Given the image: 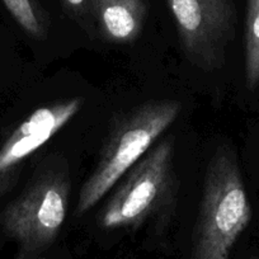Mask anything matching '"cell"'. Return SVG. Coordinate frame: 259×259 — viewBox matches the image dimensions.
Wrapping results in <instances>:
<instances>
[{
    "label": "cell",
    "instance_id": "1",
    "mask_svg": "<svg viewBox=\"0 0 259 259\" xmlns=\"http://www.w3.org/2000/svg\"><path fill=\"white\" fill-rule=\"evenodd\" d=\"M250 219L251 206L236 154L223 145L206 166L192 259H229Z\"/></svg>",
    "mask_w": 259,
    "mask_h": 259
},
{
    "label": "cell",
    "instance_id": "2",
    "mask_svg": "<svg viewBox=\"0 0 259 259\" xmlns=\"http://www.w3.org/2000/svg\"><path fill=\"white\" fill-rule=\"evenodd\" d=\"M181 111L179 102L161 99L146 102L122 113L112 124L93 173L81 187L76 215L88 212L112 191L178 118Z\"/></svg>",
    "mask_w": 259,
    "mask_h": 259
},
{
    "label": "cell",
    "instance_id": "3",
    "mask_svg": "<svg viewBox=\"0 0 259 259\" xmlns=\"http://www.w3.org/2000/svg\"><path fill=\"white\" fill-rule=\"evenodd\" d=\"M176 141L161 139L112 188L98 223L104 229H138L174 202Z\"/></svg>",
    "mask_w": 259,
    "mask_h": 259
},
{
    "label": "cell",
    "instance_id": "4",
    "mask_svg": "<svg viewBox=\"0 0 259 259\" xmlns=\"http://www.w3.org/2000/svg\"><path fill=\"white\" fill-rule=\"evenodd\" d=\"M70 200L66 171L44 170L2 213L4 231L21 246L27 259L41 258L56 241L64 226Z\"/></svg>",
    "mask_w": 259,
    "mask_h": 259
},
{
    "label": "cell",
    "instance_id": "5",
    "mask_svg": "<svg viewBox=\"0 0 259 259\" xmlns=\"http://www.w3.org/2000/svg\"><path fill=\"white\" fill-rule=\"evenodd\" d=\"M166 4L188 61L203 71L221 68L235 37L233 0H166Z\"/></svg>",
    "mask_w": 259,
    "mask_h": 259
},
{
    "label": "cell",
    "instance_id": "6",
    "mask_svg": "<svg viewBox=\"0 0 259 259\" xmlns=\"http://www.w3.org/2000/svg\"><path fill=\"white\" fill-rule=\"evenodd\" d=\"M83 104V97H74L39 107L14 130L0 148V193L14 182L22 164L57 135Z\"/></svg>",
    "mask_w": 259,
    "mask_h": 259
},
{
    "label": "cell",
    "instance_id": "7",
    "mask_svg": "<svg viewBox=\"0 0 259 259\" xmlns=\"http://www.w3.org/2000/svg\"><path fill=\"white\" fill-rule=\"evenodd\" d=\"M92 17L112 44H133L141 36L148 13L145 0H91Z\"/></svg>",
    "mask_w": 259,
    "mask_h": 259
},
{
    "label": "cell",
    "instance_id": "8",
    "mask_svg": "<svg viewBox=\"0 0 259 259\" xmlns=\"http://www.w3.org/2000/svg\"><path fill=\"white\" fill-rule=\"evenodd\" d=\"M245 84L254 91L259 85V0H246Z\"/></svg>",
    "mask_w": 259,
    "mask_h": 259
},
{
    "label": "cell",
    "instance_id": "9",
    "mask_svg": "<svg viewBox=\"0 0 259 259\" xmlns=\"http://www.w3.org/2000/svg\"><path fill=\"white\" fill-rule=\"evenodd\" d=\"M3 3L14 21L29 36L36 39L46 37V19L34 0H3Z\"/></svg>",
    "mask_w": 259,
    "mask_h": 259
},
{
    "label": "cell",
    "instance_id": "10",
    "mask_svg": "<svg viewBox=\"0 0 259 259\" xmlns=\"http://www.w3.org/2000/svg\"><path fill=\"white\" fill-rule=\"evenodd\" d=\"M64 6L74 17L84 19L91 14V0H62Z\"/></svg>",
    "mask_w": 259,
    "mask_h": 259
}]
</instances>
